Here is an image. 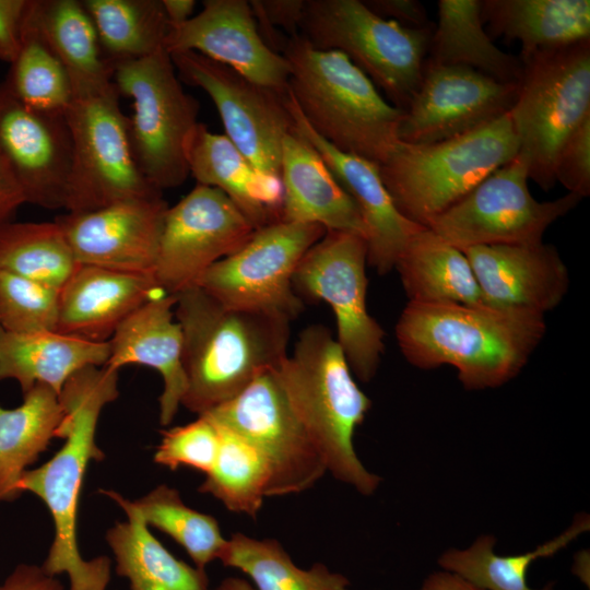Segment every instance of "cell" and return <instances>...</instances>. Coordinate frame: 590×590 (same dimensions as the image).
Segmentation results:
<instances>
[{"label":"cell","mask_w":590,"mask_h":590,"mask_svg":"<svg viewBox=\"0 0 590 590\" xmlns=\"http://www.w3.org/2000/svg\"><path fill=\"white\" fill-rule=\"evenodd\" d=\"M133 504L144 522L173 538L196 567L205 569L217 559L226 543L217 520L187 506L177 489L162 484Z\"/></svg>","instance_id":"40"},{"label":"cell","mask_w":590,"mask_h":590,"mask_svg":"<svg viewBox=\"0 0 590 590\" xmlns=\"http://www.w3.org/2000/svg\"><path fill=\"white\" fill-rule=\"evenodd\" d=\"M481 16L487 33L520 43L519 59L590 39L589 0H484Z\"/></svg>","instance_id":"29"},{"label":"cell","mask_w":590,"mask_h":590,"mask_svg":"<svg viewBox=\"0 0 590 590\" xmlns=\"http://www.w3.org/2000/svg\"><path fill=\"white\" fill-rule=\"evenodd\" d=\"M217 559L247 575L256 590H350V580L324 564L298 567L274 539L233 533Z\"/></svg>","instance_id":"34"},{"label":"cell","mask_w":590,"mask_h":590,"mask_svg":"<svg viewBox=\"0 0 590 590\" xmlns=\"http://www.w3.org/2000/svg\"><path fill=\"white\" fill-rule=\"evenodd\" d=\"M30 16L66 67L73 92L113 84L114 67L104 56L95 24L82 1L31 0Z\"/></svg>","instance_id":"32"},{"label":"cell","mask_w":590,"mask_h":590,"mask_svg":"<svg viewBox=\"0 0 590 590\" xmlns=\"http://www.w3.org/2000/svg\"><path fill=\"white\" fill-rule=\"evenodd\" d=\"M367 243L356 233L327 231L300 260L293 287L304 302H324L335 317L337 341L361 381H370L385 350V331L366 303Z\"/></svg>","instance_id":"11"},{"label":"cell","mask_w":590,"mask_h":590,"mask_svg":"<svg viewBox=\"0 0 590 590\" xmlns=\"http://www.w3.org/2000/svg\"><path fill=\"white\" fill-rule=\"evenodd\" d=\"M30 0H0V60L11 63L16 57Z\"/></svg>","instance_id":"45"},{"label":"cell","mask_w":590,"mask_h":590,"mask_svg":"<svg viewBox=\"0 0 590 590\" xmlns=\"http://www.w3.org/2000/svg\"><path fill=\"white\" fill-rule=\"evenodd\" d=\"M63 417L59 394L42 384L23 393L19 406L0 405V502L22 494L20 484L27 467L58 437Z\"/></svg>","instance_id":"33"},{"label":"cell","mask_w":590,"mask_h":590,"mask_svg":"<svg viewBox=\"0 0 590 590\" xmlns=\"http://www.w3.org/2000/svg\"><path fill=\"white\" fill-rule=\"evenodd\" d=\"M115 84L73 92L64 110L72 141V166L64 210L88 212L110 204L163 193L135 163L128 117Z\"/></svg>","instance_id":"10"},{"label":"cell","mask_w":590,"mask_h":590,"mask_svg":"<svg viewBox=\"0 0 590 590\" xmlns=\"http://www.w3.org/2000/svg\"><path fill=\"white\" fill-rule=\"evenodd\" d=\"M113 82L132 99L129 137L143 177L162 192L182 185L189 175L186 143L199 123L200 105L184 90L169 54L163 48L117 63Z\"/></svg>","instance_id":"9"},{"label":"cell","mask_w":590,"mask_h":590,"mask_svg":"<svg viewBox=\"0 0 590 590\" xmlns=\"http://www.w3.org/2000/svg\"><path fill=\"white\" fill-rule=\"evenodd\" d=\"M24 203L26 200L22 188L0 153V227L12 222L16 211Z\"/></svg>","instance_id":"48"},{"label":"cell","mask_w":590,"mask_h":590,"mask_svg":"<svg viewBox=\"0 0 590 590\" xmlns=\"http://www.w3.org/2000/svg\"><path fill=\"white\" fill-rule=\"evenodd\" d=\"M176 296L187 390L181 405L204 414L241 392L287 355L290 322L229 308L199 286Z\"/></svg>","instance_id":"3"},{"label":"cell","mask_w":590,"mask_h":590,"mask_svg":"<svg viewBox=\"0 0 590 590\" xmlns=\"http://www.w3.org/2000/svg\"><path fill=\"white\" fill-rule=\"evenodd\" d=\"M169 26L180 25L193 15L194 0H162Z\"/></svg>","instance_id":"50"},{"label":"cell","mask_w":590,"mask_h":590,"mask_svg":"<svg viewBox=\"0 0 590 590\" xmlns=\"http://www.w3.org/2000/svg\"><path fill=\"white\" fill-rule=\"evenodd\" d=\"M394 268L411 302L482 303L467 256L425 226L411 236Z\"/></svg>","instance_id":"30"},{"label":"cell","mask_w":590,"mask_h":590,"mask_svg":"<svg viewBox=\"0 0 590 590\" xmlns=\"http://www.w3.org/2000/svg\"><path fill=\"white\" fill-rule=\"evenodd\" d=\"M118 371L88 366L67 380L59 394L64 417L58 438L64 444L50 460L27 470L20 484L22 493L39 497L52 517L55 538L42 568L54 577L66 574L69 590H106L110 580L106 556L84 559L80 554L76 516L87 464L104 458L95 433L102 410L119 394Z\"/></svg>","instance_id":"2"},{"label":"cell","mask_w":590,"mask_h":590,"mask_svg":"<svg viewBox=\"0 0 590 590\" xmlns=\"http://www.w3.org/2000/svg\"><path fill=\"white\" fill-rule=\"evenodd\" d=\"M201 415L261 452L270 472L267 497L305 492L327 472L324 460L291 408L274 367L231 400Z\"/></svg>","instance_id":"14"},{"label":"cell","mask_w":590,"mask_h":590,"mask_svg":"<svg viewBox=\"0 0 590 590\" xmlns=\"http://www.w3.org/2000/svg\"><path fill=\"white\" fill-rule=\"evenodd\" d=\"M519 84L467 67L426 60L421 83L398 129L400 142L430 144L481 128L508 114Z\"/></svg>","instance_id":"17"},{"label":"cell","mask_w":590,"mask_h":590,"mask_svg":"<svg viewBox=\"0 0 590 590\" xmlns=\"http://www.w3.org/2000/svg\"><path fill=\"white\" fill-rule=\"evenodd\" d=\"M519 142L510 114L462 135L430 144L400 142L379 172L394 205L427 227L489 174L514 160Z\"/></svg>","instance_id":"6"},{"label":"cell","mask_w":590,"mask_h":590,"mask_svg":"<svg viewBox=\"0 0 590 590\" xmlns=\"http://www.w3.org/2000/svg\"><path fill=\"white\" fill-rule=\"evenodd\" d=\"M274 373L320 451L327 472L361 494L371 495L381 479L363 465L353 446L355 429L364 422L371 401L355 382L330 330L321 324L305 328Z\"/></svg>","instance_id":"4"},{"label":"cell","mask_w":590,"mask_h":590,"mask_svg":"<svg viewBox=\"0 0 590 590\" xmlns=\"http://www.w3.org/2000/svg\"><path fill=\"white\" fill-rule=\"evenodd\" d=\"M168 54L179 79L210 96L232 143L258 170L280 178L283 139L294 128L287 92L259 85L196 51Z\"/></svg>","instance_id":"15"},{"label":"cell","mask_w":590,"mask_h":590,"mask_svg":"<svg viewBox=\"0 0 590 590\" xmlns=\"http://www.w3.org/2000/svg\"><path fill=\"white\" fill-rule=\"evenodd\" d=\"M543 314L486 304L409 302L396 324L406 361L422 369L457 368L468 390L516 377L542 341Z\"/></svg>","instance_id":"1"},{"label":"cell","mask_w":590,"mask_h":590,"mask_svg":"<svg viewBox=\"0 0 590 590\" xmlns=\"http://www.w3.org/2000/svg\"><path fill=\"white\" fill-rule=\"evenodd\" d=\"M76 262L54 222H10L0 227V269L60 290Z\"/></svg>","instance_id":"37"},{"label":"cell","mask_w":590,"mask_h":590,"mask_svg":"<svg viewBox=\"0 0 590 590\" xmlns=\"http://www.w3.org/2000/svg\"><path fill=\"white\" fill-rule=\"evenodd\" d=\"M306 0H251V10L266 44L282 54L288 37L299 34Z\"/></svg>","instance_id":"44"},{"label":"cell","mask_w":590,"mask_h":590,"mask_svg":"<svg viewBox=\"0 0 590 590\" xmlns=\"http://www.w3.org/2000/svg\"><path fill=\"white\" fill-rule=\"evenodd\" d=\"M589 523L588 517H578L560 535L531 552L518 555L496 554L495 539L482 535L464 550L451 548L444 552L438 558V565L484 590H554L553 583L542 589H533L528 585L527 571L530 565L538 558L556 554L588 531Z\"/></svg>","instance_id":"35"},{"label":"cell","mask_w":590,"mask_h":590,"mask_svg":"<svg viewBox=\"0 0 590 590\" xmlns=\"http://www.w3.org/2000/svg\"><path fill=\"white\" fill-rule=\"evenodd\" d=\"M154 453V462L170 470L189 467L204 474L216 460L221 435L217 425L205 415L191 423L168 428Z\"/></svg>","instance_id":"42"},{"label":"cell","mask_w":590,"mask_h":590,"mask_svg":"<svg viewBox=\"0 0 590 590\" xmlns=\"http://www.w3.org/2000/svg\"><path fill=\"white\" fill-rule=\"evenodd\" d=\"M125 511L127 520L116 523L106 539L116 573L128 579L130 590H210L205 569L178 559L151 533L133 502L119 493L102 489Z\"/></svg>","instance_id":"28"},{"label":"cell","mask_w":590,"mask_h":590,"mask_svg":"<svg viewBox=\"0 0 590 590\" xmlns=\"http://www.w3.org/2000/svg\"><path fill=\"white\" fill-rule=\"evenodd\" d=\"M30 7L20 50L10 63L3 84L13 98L32 109L64 111L73 96L72 82L63 63L34 25Z\"/></svg>","instance_id":"38"},{"label":"cell","mask_w":590,"mask_h":590,"mask_svg":"<svg viewBox=\"0 0 590 590\" xmlns=\"http://www.w3.org/2000/svg\"><path fill=\"white\" fill-rule=\"evenodd\" d=\"M295 128L318 151L330 172L355 202L366 226L367 263L379 274L391 271L413 234L423 225L403 216L385 187L379 165L344 153L317 134L298 110L287 90Z\"/></svg>","instance_id":"22"},{"label":"cell","mask_w":590,"mask_h":590,"mask_svg":"<svg viewBox=\"0 0 590 590\" xmlns=\"http://www.w3.org/2000/svg\"><path fill=\"white\" fill-rule=\"evenodd\" d=\"M82 2L95 24L104 56L113 67L164 48L169 23L162 0Z\"/></svg>","instance_id":"36"},{"label":"cell","mask_w":590,"mask_h":590,"mask_svg":"<svg viewBox=\"0 0 590 590\" xmlns=\"http://www.w3.org/2000/svg\"><path fill=\"white\" fill-rule=\"evenodd\" d=\"M255 231L225 193L197 184L167 209L153 271L160 288L176 295L196 286L214 263L240 249Z\"/></svg>","instance_id":"16"},{"label":"cell","mask_w":590,"mask_h":590,"mask_svg":"<svg viewBox=\"0 0 590 590\" xmlns=\"http://www.w3.org/2000/svg\"><path fill=\"white\" fill-rule=\"evenodd\" d=\"M522 76L509 111L528 177L543 190L555 184L558 152L590 117V39L520 59Z\"/></svg>","instance_id":"7"},{"label":"cell","mask_w":590,"mask_h":590,"mask_svg":"<svg viewBox=\"0 0 590 590\" xmlns=\"http://www.w3.org/2000/svg\"><path fill=\"white\" fill-rule=\"evenodd\" d=\"M168 204L163 193L55 219L79 264L153 273Z\"/></svg>","instance_id":"18"},{"label":"cell","mask_w":590,"mask_h":590,"mask_svg":"<svg viewBox=\"0 0 590 590\" xmlns=\"http://www.w3.org/2000/svg\"><path fill=\"white\" fill-rule=\"evenodd\" d=\"M164 48L196 51L259 85L281 93L288 90L290 64L261 37L249 1L204 0L197 15L169 26Z\"/></svg>","instance_id":"20"},{"label":"cell","mask_w":590,"mask_h":590,"mask_svg":"<svg viewBox=\"0 0 590 590\" xmlns=\"http://www.w3.org/2000/svg\"><path fill=\"white\" fill-rule=\"evenodd\" d=\"M0 153L26 203L64 209L72 166V141L64 111L32 109L4 87L0 99Z\"/></svg>","instance_id":"19"},{"label":"cell","mask_w":590,"mask_h":590,"mask_svg":"<svg viewBox=\"0 0 590 590\" xmlns=\"http://www.w3.org/2000/svg\"><path fill=\"white\" fill-rule=\"evenodd\" d=\"M282 55L291 69L288 93L311 129L344 153L385 162L399 143L403 110L340 51L317 49L298 34Z\"/></svg>","instance_id":"5"},{"label":"cell","mask_w":590,"mask_h":590,"mask_svg":"<svg viewBox=\"0 0 590 590\" xmlns=\"http://www.w3.org/2000/svg\"><path fill=\"white\" fill-rule=\"evenodd\" d=\"M427 61L467 67L499 82L519 84L522 62L500 50L484 28L480 0H439Z\"/></svg>","instance_id":"31"},{"label":"cell","mask_w":590,"mask_h":590,"mask_svg":"<svg viewBox=\"0 0 590 590\" xmlns=\"http://www.w3.org/2000/svg\"><path fill=\"white\" fill-rule=\"evenodd\" d=\"M528 168L517 156L429 222L427 228L453 247L542 243L547 227L581 200L575 193L540 202L528 187Z\"/></svg>","instance_id":"13"},{"label":"cell","mask_w":590,"mask_h":590,"mask_svg":"<svg viewBox=\"0 0 590 590\" xmlns=\"http://www.w3.org/2000/svg\"><path fill=\"white\" fill-rule=\"evenodd\" d=\"M433 30L382 19L361 0H306L299 35L317 49L344 54L405 110L421 83Z\"/></svg>","instance_id":"8"},{"label":"cell","mask_w":590,"mask_h":590,"mask_svg":"<svg viewBox=\"0 0 590 590\" xmlns=\"http://www.w3.org/2000/svg\"><path fill=\"white\" fill-rule=\"evenodd\" d=\"M210 590H256L247 580L238 577L223 579L214 589Z\"/></svg>","instance_id":"51"},{"label":"cell","mask_w":590,"mask_h":590,"mask_svg":"<svg viewBox=\"0 0 590 590\" xmlns=\"http://www.w3.org/2000/svg\"><path fill=\"white\" fill-rule=\"evenodd\" d=\"M326 232L318 224L285 221L260 227L240 249L214 263L196 286L229 308L292 321L304 309L293 276Z\"/></svg>","instance_id":"12"},{"label":"cell","mask_w":590,"mask_h":590,"mask_svg":"<svg viewBox=\"0 0 590 590\" xmlns=\"http://www.w3.org/2000/svg\"><path fill=\"white\" fill-rule=\"evenodd\" d=\"M185 152L189 174L197 184L225 193L256 229L281 221L280 178L258 170L225 134L199 122Z\"/></svg>","instance_id":"26"},{"label":"cell","mask_w":590,"mask_h":590,"mask_svg":"<svg viewBox=\"0 0 590 590\" xmlns=\"http://www.w3.org/2000/svg\"><path fill=\"white\" fill-rule=\"evenodd\" d=\"M0 590H63V587L42 566L20 564L0 581Z\"/></svg>","instance_id":"47"},{"label":"cell","mask_w":590,"mask_h":590,"mask_svg":"<svg viewBox=\"0 0 590 590\" xmlns=\"http://www.w3.org/2000/svg\"><path fill=\"white\" fill-rule=\"evenodd\" d=\"M418 590H484L457 574L438 570L428 575Z\"/></svg>","instance_id":"49"},{"label":"cell","mask_w":590,"mask_h":590,"mask_svg":"<svg viewBox=\"0 0 590 590\" xmlns=\"http://www.w3.org/2000/svg\"><path fill=\"white\" fill-rule=\"evenodd\" d=\"M477 281L482 303L543 314L558 306L569 273L548 244L474 246L462 250Z\"/></svg>","instance_id":"21"},{"label":"cell","mask_w":590,"mask_h":590,"mask_svg":"<svg viewBox=\"0 0 590 590\" xmlns=\"http://www.w3.org/2000/svg\"><path fill=\"white\" fill-rule=\"evenodd\" d=\"M555 180L581 199L590 194V117L562 145L555 163Z\"/></svg>","instance_id":"43"},{"label":"cell","mask_w":590,"mask_h":590,"mask_svg":"<svg viewBox=\"0 0 590 590\" xmlns=\"http://www.w3.org/2000/svg\"><path fill=\"white\" fill-rule=\"evenodd\" d=\"M161 293L153 273L79 264L59 290L56 331L108 342L128 316Z\"/></svg>","instance_id":"23"},{"label":"cell","mask_w":590,"mask_h":590,"mask_svg":"<svg viewBox=\"0 0 590 590\" xmlns=\"http://www.w3.org/2000/svg\"><path fill=\"white\" fill-rule=\"evenodd\" d=\"M281 221L352 232L366 239L362 215L314 145L295 128L284 137L280 167Z\"/></svg>","instance_id":"25"},{"label":"cell","mask_w":590,"mask_h":590,"mask_svg":"<svg viewBox=\"0 0 590 590\" xmlns=\"http://www.w3.org/2000/svg\"><path fill=\"white\" fill-rule=\"evenodd\" d=\"M59 290L0 269V328L16 333L56 330Z\"/></svg>","instance_id":"41"},{"label":"cell","mask_w":590,"mask_h":590,"mask_svg":"<svg viewBox=\"0 0 590 590\" xmlns=\"http://www.w3.org/2000/svg\"><path fill=\"white\" fill-rule=\"evenodd\" d=\"M363 2L376 15L409 28H426L433 25L428 21L424 5L416 0H363Z\"/></svg>","instance_id":"46"},{"label":"cell","mask_w":590,"mask_h":590,"mask_svg":"<svg viewBox=\"0 0 590 590\" xmlns=\"http://www.w3.org/2000/svg\"><path fill=\"white\" fill-rule=\"evenodd\" d=\"M4 94V85H3V82L0 83V99L2 98Z\"/></svg>","instance_id":"52"},{"label":"cell","mask_w":590,"mask_h":590,"mask_svg":"<svg viewBox=\"0 0 590 590\" xmlns=\"http://www.w3.org/2000/svg\"><path fill=\"white\" fill-rule=\"evenodd\" d=\"M217 427L221 435L219 453L199 492L212 495L233 512L256 518L267 497L268 463L250 442L220 425Z\"/></svg>","instance_id":"39"},{"label":"cell","mask_w":590,"mask_h":590,"mask_svg":"<svg viewBox=\"0 0 590 590\" xmlns=\"http://www.w3.org/2000/svg\"><path fill=\"white\" fill-rule=\"evenodd\" d=\"M176 296L161 293L145 302L116 329L105 366L119 370L131 364L154 368L162 377L160 423L169 425L187 390L182 332L175 317Z\"/></svg>","instance_id":"24"},{"label":"cell","mask_w":590,"mask_h":590,"mask_svg":"<svg viewBox=\"0 0 590 590\" xmlns=\"http://www.w3.org/2000/svg\"><path fill=\"white\" fill-rule=\"evenodd\" d=\"M109 352V342H92L56 330L16 333L0 328V380L16 381L22 393L42 384L60 394L76 371L105 366Z\"/></svg>","instance_id":"27"}]
</instances>
